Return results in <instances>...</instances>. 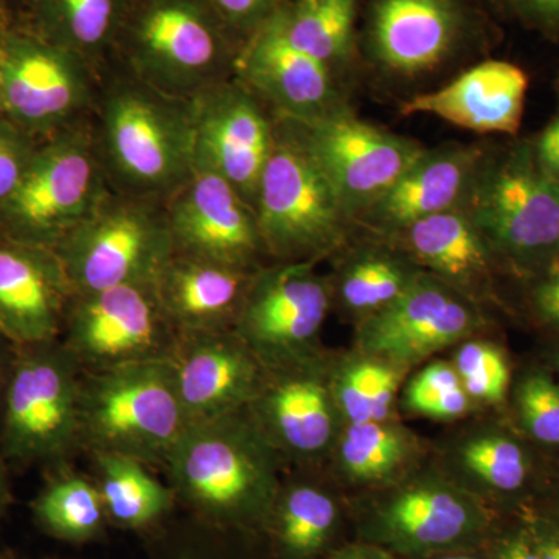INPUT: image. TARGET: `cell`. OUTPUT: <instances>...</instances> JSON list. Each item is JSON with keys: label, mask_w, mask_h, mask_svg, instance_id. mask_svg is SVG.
Wrapping results in <instances>:
<instances>
[{"label": "cell", "mask_w": 559, "mask_h": 559, "mask_svg": "<svg viewBox=\"0 0 559 559\" xmlns=\"http://www.w3.org/2000/svg\"><path fill=\"white\" fill-rule=\"evenodd\" d=\"M110 189L167 202L194 165L190 102L168 97L110 61L91 119Z\"/></svg>", "instance_id": "obj_1"}, {"label": "cell", "mask_w": 559, "mask_h": 559, "mask_svg": "<svg viewBox=\"0 0 559 559\" xmlns=\"http://www.w3.org/2000/svg\"><path fill=\"white\" fill-rule=\"evenodd\" d=\"M496 263L521 278L559 261V182L544 170L532 139L485 148L459 207Z\"/></svg>", "instance_id": "obj_2"}, {"label": "cell", "mask_w": 559, "mask_h": 559, "mask_svg": "<svg viewBox=\"0 0 559 559\" xmlns=\"http://www.w3.org/2000/svg\"><path fill=\"white\" fill-rule=\"evenodd\" d=\"M271 448L248 411L189 426L165 465L176 499L215 528L266 516L277 498Z\"/></svg>", "instance_id": "obj_3"}, {"label": "cell", "mask_w": 559, "mask_h": 559, "mask_svg": "<svg viewBox=\"0 0 559 559\" xmlns=\"http://www.w3.org/2000/svg\"><path fill=\"white\" fill-rule=\"evenodd\" d=\"M238 50L202 0H132L112 61L153 90L191 102L234 79Z\"/></svg>", "instance_id": "obj_4"}, {"label": "cell", "mask_w": 559, "mask_h": 559, "mask_svg": "<svg viewBox=\"0 0 559 559\" xmlns=\"http://www.w3.org/2000/svg\"><path fill=\"white\" fill-rule=\"evenodd\" d=\"M190 423L170 358L83 373L81 448L167 465Z\"/></svg>", "instance_id": "obj_5"}, {"label": "cell", "mask_w": 559, "mask_h": 559, "mask_svg": "<svg viewBox=\"0 0 559 559\" xmlns=\"http://www.w3.org/2000/svg\"><path fill=\"white\" fill-rule=\"evenodd\" d=\"M253 209L264 252L280 263H312L341 248L356 227L329 176L278 117Z\"/></svg>", "instance_id": "obj_6"}, {"label": "cell", "mask_w": 559, "mask_h": 559, "mask_svg": "<svg viewBox=\"0 0 559 559\" xmlns=\"http://www.w3.org/2000/svg\"><path fill=\"white\" fill-rule=\"evenodd\" d=\"M110 189L91 121L40 140L27 170L0 207V234L55 250Z\"/></svg>", "instance_id": "obj_7"}, {"label": "cell", "mask_w": 559, "mask_h": 559, "mask_svg": "<svg viewBox=\"0 0 559 559\" xmlns=\"http://www.w3.org/2000/svg\"><path fill=\"white\" fill-rule=\"evenodd\" d=\"M83 370L61 340L16 347L0 409V457L61 465L81 448Z\"/></svg>", "instance_id": "obj_8"}, {"label": "cell", "mask_w": 559, "mask_h": 559, "mask_svg": "<svg viewBox=\"0 0 559 559\" xmlns=\"http://www.w3.org/2000/svg\"><path fill=\"white\" fill-rule=\"evenodd\" d=\"M55 252L73 296L156 282L175 253L165 202L110 190Z\"/></svg>", "instance_id": "obj_9"}, {"label": "cell", "mask_w": 559, "mask_h": 559, "mask_svg": "<svg viewBox=\"0 0 559 559\" xmlns=\"http://www.w3.org/2000/svg\"><path fill=\"white\" fill-rule=\"evenodd\" d=\"M5 47L0 114L39 142L91 121L98 73L86 61L14 20Z\"/></svg>", "instance_id": "obj_10"}, {"label": "cell", "mask_w": 559, "mask_h": 559, "mask_svg": "<svg viewBox=\"0 0 559 559\" xmlns=\"http://www.w3.org/2000/svg\"><path fill=\"white\" fill-rule=\"evenodd\" d=\"M176 337L151 282L73 296L60 340L83 373H94L170 358Z\"/></svg>", "instance_id": "obj_11"}, {"label": "cell", "mask_w": 559, "mask_h": 559, "mask_svg": "<svg viewBox=\"0 0 559 559\" xmlns=\"http://www.w3.org/2000/svg\"><path fill=\"white\" fill-rule=\"evenodd\" d=\"M285 121L329 176L355 223L426 150L415 140L356 119L352 110L312 121Z\"/></svg>", "instance_id": "obj_12"}, {"label": "cell", "mask_w": 559, "mask_h": 559, "mask_svg": "<svg viewBox=\"0 0 559 559\" xmlns=\"http://www.w3.org/2000/svg\"><path fill=\"white\" fill-rule=\"evenodd\" d=\"M331 299L330 280L308 261L261 266L234 330L264 366H280L310 355Z\"/></svg>", "instance_id": "obj_13"}, {"label": "cell", "mask_w": 559, "mask_h": 559, "mask_svg": "<svg viewBox=\"0 0 559 559\" xmlns=\"http://www.w3.org/2000/svg\"><path fill=\"white\" fill-rule=\"evenodd\" d=\"M190 105L194 162L218 173L253 207L274 146V114L235 76Z\"/></svg>", "instance_id": "obj_14"}, {"label": "cell", "mask_w": 559, "mask_h": 559, "mask_svg": "<svg viewBox=\"0 0 559 559\" xmlns=\"http://www.w3.org/2000/svg\"><path fill=\"white\" fill-rule=\"evenodd\" d=\"M165 209L176 253L260 270L266 252L255 210L212 168L194 162Z\"/></svg>", "instance_id": "obj_15"}, {"label": "cell", "mask_w": 559, "mask_h": 559, "mask_svg": "<svg viewBox=\"0 0 559 559\" xmlns=\"http://www.w3.org/2000/svg\"><path fill=\"white\" fill-rule=\"evenodd\" d=\"M480 325L476 301L421 272L400 299L362 320L359 345L371 358L403 366L455 344Z\"/></svg>", "instance_id": "obj_16"}, {"label": "cell", "mask_w": 559, "mask_h": 559, "mask_svg": "<svg viewBox=\"0 0 559 559\" xmlns=\"http://www.w3.org/2000/svg\"><path fill=\"white\" fill-rule=\"evenodd\" d=\"M235 79L278 119L312 121L349 110L337 76L296 49L275 14L238 50Z\"/></svg>", "instance_id": "obj_17"}, {"label": "cell", "mask_w": 559, "mask_h": 559, "mask_svg": "<svg viewBox=\"0 0 559 559\" xmlns=\"http://www.w3.org/2000/svg\"><path fill=\"white\" fill-rule=\"evenodd\" d=\"M170 360L190 426L248 409L266 377L235 330L180 333Z\"/></svg>", "instance_id": "obj_18"}, {"label": "cell", "mask_w": 559, "mask_h": 559, "mask_svg": "<svg viewBox=\"0 0 559 559\" xmlns=\"http://www.w3.org/2000/svg\"><path fill=\"white\" fill-rule=\"evenodd\" d=\"M72 299L55 250L0 234V336L16 347L60 340Z\"/></svg>", "instance_id": "obj_19"}, {"label": "cell", "mask_w": 559, "mask_h": 559, "mask_svg": "<svg viewBox=\"0 0 559 559\" xmlns=\"http://www.w3.org/2000/svg\"><path fill=\"white\" fill-rule=\"evenodd\" d=\"M463 24L462 10L454 0H373L371 58L399 79L425 75L454 53Z\"/></svg>", "instance_id": "obj_20"}, {"label": "cell", "mask_w": 559, "mask_h": 559, "mask_svg": "<svg viewBox=\"0 0 559 559\" xmlns=\"http://www.w3.org/2000/svg\"><path fill=\"white\" fill-rule=\"evenodd\" d=\"M246 411L272 447L290 454H319L333 440V395L310 355L267 367Z\"/></svg>", "instance_id": "obj_21"}, {"label": "cell", "mask_w": 559, "mask_h": 559, "mask_svg": "<svg viewBox=\"0 0 559 559\" xmlns=\"http://www.w3.org/2000/svg\"><path fill=\"white\" fill-rule=\"evenodd\" d=\"M484 153L485 146L463 143L426 148L388 193L360 213L356 227L384 238L419 219L459 209Z\"/></svg>", "instance_id": "obj_22"}, {"label": "cell", "mask_w": 559, "mask_h": 559, "mask_svg": "<svg viewBox=\"0 0 559 559\" xmlns=\"http://www.w3.org/2000/svg\"><path fill=\"white\" fill-rule=\"evenodd\" d=\"M528 76L509 61L489 60L463 72L441 90L401 105V114H428L462 130L516 138L524 117Z\"/></svg>", "instance_id": "obj_23"}, {"label": "cell", "mask_w": 559, "mask_h": 559, "mask_svg": "<svg viewBox=\"0 0 559 559\" xmlns=\"http://www.w3.org/2000/svg\"><path fill=\"white\" fill-rule=\"evenodd\" d=\"M257 271L175 252L154 285L176 333L234 330Z\"/></svg>", "instance_id": "obj_24"}, {"label": "cell", "mask_w": 559, "mask_h": 559, "mask_svg": "<svg viewBox=\"0 0 559 559\" xmlns=\"http://www.w3.org/2000/svg\"><path fill=\"white\" fill-rule=\"evenodd\" d=\"M384 240L471 300L487 296L491 289L489 283L498 263L460 209L419 219Z\"/></svg>", "instance_id": "obj_25"}, {"label": "cell", "mask_w": 559, "mask_h": 559, "mask_svg": "<svg viewBox=\"0 0 559 559\" xmlns=\"http://www.w3.org/2000/svg\"><path fill=\"white\" fill-rule=\"evenodd\" d=\"M132 0H27L20 17L25 27L75 53L100 73L112 61Z\"/></svg>", "instance_id": "obj_26"}, {"label": "cell", "mask_w": 559, "mask_h": 559, "mask_svg": "<svg viewBox=\"0 0 559 559\" xmlns=\"http://www.w3.org/2000/svg\"><path fill=\"white\" fill-rule=\"evenodd\" d=\"M95 485L109 525L130 532H151L175 510V491L151 476L145 463L112 452H95Z\"/></svg>", "instance_id": "obj_27"}, {"label": "cell", "mask_w": 559, "mask_h": 559, "mask_svg": "<svg viewBox=\"0 0 559 559\" xmlns=\"http://www.w3.org/2000/svg\"><path fill=\"white\" fill-rule=\"evenodd\" d=\"M421 272L389 241L364 246L345 261L331 293L336 290L342 307L364 320L400 299Z\"/></svg>", "instance_id": "obj_28"}, {"label": "cell", "mask_w": 559, "mask_h": 559, "mask_svg": "<svg viewBox=\"0 0 559 559\" xmlns=\"http://www.w3.org/2000/svg\"><path fill=\"white\" fill-rule=\"evenodd\" d=\"M31 510L40 532L69 544L100 539L109 525L97 485L76 471L50 477L32 500Z\"/></svg>", "instance_id": "obj_29"}, {"label": "cell", "mask_w": 559, "mask_h": 559, "mask_svg": "<svg viewBox=\"0 0 559 559\" xmlns=\"http://www.w3.org/2000/svg\"><path fill=\"white\" fill-rule=\"evenodd\" d=\"M390 532L415 547L448 546L473 524V511L459 492L441 485H418L401 492L385 511Z\"/></svg>", "instance_id": "obj_30"}, {"label": "cell", "mask_w": 559, "mask_h": 559, "mask_svg": "<svg viewBox=\"0 0 559 559\" xmlns=\"http://www.w3.org/2000/svg\"><path fill=\"white\" fill-rule=\"evenodd\" d=\"M286 39L340 79L353 50L356 0H294L275 13Z\"/></svg>", "instance_id": "obj_31"}, {"label": "cell", "mask_w": 559, "mask_h": 559, "mask_svg": "<svg viewBox=\"0 0 559 559\" xmlns=\"http://www.w3.org/2000/svg\"><path fill=\"white\" fill-rule=\"evenodd\" d=\"M272 510L280 549L290 559L314 557L329 540L337 516L334 500L311 485H296L282 492Z\"/></svg>", "instance_id": "obj_32"}, {"label": "cell", "mask_w": 559, "mask_h": 559, "mask_svg": "<svg viewBox=\"0 0 559 559\" xmlns=\"http://www.w3.org/2000/svg\"><path fill=\"white\" fill-rule=\"evenodd\" d=\"M463 460L476 477L500 495H520L535 477L536 465L524 441L509 433H489L471 441Z\"/></svg>", "instance_id": "obj_33"}, {"label": "cell", "mask_w": 559, "mask_h": 559, "mask_svg": "<svg viewBox=\"0 0 559 559\" xmlns=\"http://www.w3.org/2000/svg\"><path fill=\"white\" fill-rule=\"evenodd\" d=\"M400 370L381 359H367L342 371L336 400L353 423H382L389 417L399 389Z\"/></svg>", "instance_id": "obj_34"}, {"label": "cell", "mask_w": 559, "mask_h": 559, "mask_svg": "<svg viewBox=\"0 0 559 559\" xmlns=\"http://www.w3.org/2000/svg\"><path fill=\"white\" fill-rule=\"evenodd\" d=\"M409 444L385 423H353L341 443L345 471L364 480L381 479L406 459Z\"/></svg>", "instance_id": "obj_35"}, {"label": "cell", "mask_w": 559, "mask_h": 559, "mask_svg": "<svg viewBox=\"0 0 559 559\" xmlns=\"http://www.w3.org/2000/svg\"><path fill=\"white\" fill-rule=\"evenodd\" d=\"M522 433L536 447L559 452V382L544 369L522 374L513 393Z\"/></svg>", "instance_id": "obj_36"}, {"label": "cell", "mask_w": 559, "mask_h": 559, "mask_svg": "<svg viewBox=\"0 0 559 559\" xmlns=\"http://www.w3.org/2000/svg\"><path fill=\"white\" fill-rule=\"evenodd\" d=\"M462 388L473 399L502 404L509 395L511 369L502 349L489 342H468L455 356Z\"/></svg>", "instance_id": "obj_37"}, {"label": "cell", "mask_w": 559, "mask_h": 559, "mask_svg": "<svg viewBox=\"0 0 559 559\" xmlns=\"http://www.w3.org/2000/svg\"><path fill=\"white\" fill-rule=\"evenodd\" d=\"M468 393L462 388L457 371L447 364H432L411 382L407 407L432 418H455L468 409Z\"/></svg>", "instance_id": "obj_38"}, {"label": "cell", "mask_w": 559, "mask_h": 559, "mask_svg": "<svg viewBox=\"0 0 559 559\" xmlns=\"http://www.w3.org/2000/svg\"><path fill=\"white\" fill-rule=\"evenodd\" d=\"M231 39L242 46L283 5L286 0H202Z\"/></svg>", "instance_id": "obj_39"}, {"label": "cell", "mask_w": 559, "mask_h": 559, "mask_svg": "<svg viewBox=\"0 0 559 559\" xmlns=\"http://www.w3.org/2000/svg\"><path fill=\"white\" fill-rule=\"evenodd\" d=\"M38 145L39 140L0 114V207L16 189Z\"/></svg>", "instance_id": "obj_40"}, {"label": "cell", "mask_w": 559, "mask_h": 559, "mask_svg": "<svg viewBox=\"0 0 559 559\" xmlns=\"http://www.w3.org/2000/svg\"><path fill=\"white\" fill-rule=\"evenodd\" d=\"M532 282L530 301L533 312L544 325L559 333V261Z\"/></svg>", "instance_id": "obj_41"}, {"label": "cell", "mask_w": 559, "mask_h": 559, "mask_svg": "<svg viewBox=\"0 0 559 559\" xmlns=\"http://www.w3.org/2000/svg\"><path fill=\"white\" fill-rule=\"evenodd\" d=\"M194 521L198 533H193V538H187L186 533H180L178 539H168L164 549L159 547L162 551L156 559H224L218 551L212 549V527Z\"/></svg>", "instance_id": "obj_42"}, {"label": "cell", "mask_w": 559, "mask_h": 559, "mask_svg": "<svg viewBox=\"0 0 559 559\" xmlns=\"http://www.w3.org/2000/svg\"><path fill=\"white\" fill-rule=\"evenodd\" d=\"M522 20L547 33L559 35V0H511Z\"/></svg>", "instance_id": "obj_43"}, {"label": "cell", "mask_w": 559, "mask_h": 559, "mask_svg": "<svg viewBox=\"0 0 559 559\" xmlns=\"http://www.w3.org/2000/svg\"><path fill=\"white\" fill-rule=\"evenodd\" d=\"M495 559H543L527 520L502 536L496 546Z\"/></svg>", "instance_id": "obj_44"}, {"label": "cell", "mask_w": 559, "mask_h": 559, "mask_svg": "<svg viewBox=\"0 0 559 559\" xmlns=\"http://www.w3.org/2000/svg\"><path fill=\"white\" fill-rule=\"evenodd\" d=\"M532 145L544 170L559 182V114L539 134L532 138Z\"/></svg>", "instance_id": "obj_45"}, {"label": "cell", "mask_w": 559, "mask_h": 559, "mask_svg": "<svg viewBox=\"0 0 559 559\" xmlns=\"http://www.w3.org/2000/svg\"><path fill=\"white\" fill-rule=\"evenodd\" d=\"M533 539L543 559H559V522L535 513L527 518Z\"/></svg>", "instance_id": "obj_46"}, {"label": "cell", "mask_w": 559, "mask_h": 559, "mask_svg": "<svg viewBox=\"0 0 559 559\" xmlns=\"http://www.w3.org/2000/svg\"><path fill=\"white\" fill-rule=\"evenodd\" d=\"M14 356H16V345L11 344L5 337L0 336V409H2L7 388H9Z\"/></svg>", "instance_id": "obj_47"}, {"label": "cell", "mask_w": 559, "mask_h": 559, "mask_svg": "<svg viewBox=\"0 0 559 559\" xmlns=\"http://www.w3.org/2000/svg\"><path fill=\"white\" fill-rule=\"evenodd\" d=\"M11 503V484L7 462L0 457V522L5 518Z\"/></svg>", "instance_id": "obj_48"}, {"label": "cell", "mask_w": 559, "mask_h": 559, "mask_svg": "<svg viewBox=\"0 0 559 559\" xmlns=\"http://www.w3.org/2000/svg\"><path fill=\"white\" fill-rule=\"evenodd\" d=\"M10 16L0 17V108H2L3 80H5V57H7V28H9Z\"/></svg>", "instance_id": "obj_49"}, {"label": "cell", "mask_w": 559, "mask_h": 559, "mask_svg": "<svg viewBox=\"0 0 559 559\" xmlns=\"http://www.w3.org/2000/svg\"><path fill=\"white\" fill-rule=\"evenodd\" d=\"M538 513L559 522V480L557 489H555L554 495H551L549 506L543 511H538Z\"/></svg>", "instance_id": "obj_50"}, {"label": "cell", "mask_w": 559, "mask_h": 559, "mask_svg": "<svg viewBox=\"0 0 559 559\" xmlns=\"http://www.w3.org/2000/svg\"><path fill=\"white\" fill-rule=\"evenodd\" d=\"M27 2V0H0V11H3V13L9 14V16H13V10L14 7H24V3Z\"/></svg>", "instance_id": "obj_51"}, {"label": "cell", "mask_w": 559, "mask_h": 559, "mask_svg": "<svg viewBox=\"0 0 559 559\" xmlns=\"http://www.w3.org/2000/svg\"><path fill=\"white\" fill-rule=\"evenodd\" d=\"M551 362H554L555 371H557L559 382V349H557V353H555L554 358H551Z\"/></svg>", "instance_id": "obj_52"}, {"label": "cell", "mask_w": 559, "mask_h": 559, "mask_svg": "<svg viewBox=\"0 0 559 559\" xmlns=\"http://www.w3.org/2000/svg\"><path fill=\"white\" fill-rule=\"evenodd\" d=\"M341 559H378V558H371V557H367V555H355V557H345V558H341Z\"/></svg>", "instance_id": "obj_53"}, {"label": "cell", "mask_w": 559, "mask_h": 559, "mask_svg": "<svg viewBox=\"0 0 559 559\" xmlns=\"http://www.w3.org/2000/svg\"><path fill=\"white\" fill-rule=\"evenodd\" d=\"M443 559H479V558H473V557H447Z\"/></svg>", "instance_id": "obj_54"}, {"label": "cell", "mask_w": 559, "mask_h": 559, "mask_svg": "<svg viewBox=\"0 0 559 559\" xmlns=\"http://www.w3.org/2000/svg\"><path fill=\"white\" fill-rule=\"evenodd\" d=\"M0 559H11L9 555L0 554Z\"/></svg>", "instance_id": "obj_55"}, {"label": "cell", "mask_w": 559, "mask_h": 559, "mask_svg": "<svg viewBox=\"0 0 559 559\" xmlns=\"http://www.w3.org/2000/svg\"><path fill=\"white\" fill-rule=\"evenodd\" d=\"M9 16V14L3 13V11H0V17Z\"/></svg>", "instance_id": "obj_56"}, {"label": "cell", "mask_w": 559, "mask_h": 559, "mask_svg": "<svg viewBox=\"0 0 559 559\" xmlns=\"http://www.w3.org/2000/svg\"><path fill=\"white\" fill-rule=\"evenodd\" d=\"M558 92H559V76H558Z\"/></svg>", "instance_id": "obj_57"}]
</instances>
